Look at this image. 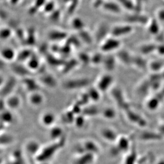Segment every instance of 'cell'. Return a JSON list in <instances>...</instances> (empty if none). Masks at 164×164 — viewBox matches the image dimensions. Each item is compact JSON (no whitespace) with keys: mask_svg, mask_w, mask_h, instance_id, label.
<instances>
[{"mask_svg":"<svg viewBox=\"0 0 164 164\" xmlns=\"http://www.w3.org/2000/svg\"><path fill=\"white\" fill-rule=\"evenodd\" d=\"M134 31L132 25L125 23L118 24L111 28L110 35L119 39L120 37H124L131 34Z\"/></svg>","mask_w":164,"mask_h":164,"instance_id":"cell-1","label":"cell"},{"mask_svg":"<svg viewBox=\"0 0 164 164\" xmlns=\"http://www.w3.org/2000/svg\"><path fill=\"white\" fill-rule=\"evenodd\" d=\"M100 48L103 52H110L116 50L121 46V41L119 39L109 36L102 42Z\"/></svg>","mask_w":164,"mask_h":164,"instance_id":"cell-2","label":"cell"},{"mask_svg":"<svg viewBox=\"0 0 164 164\" xmlns=\"http://www.w3.org/2000/svg\"><path fill=\"white\" fill-rule=\"evenodd\" d=\"M111 28L107 23H100L95 31L94 39L98 42L101 43L105 39L110 35Z\"/></svg>","mask_w":164,"mask_h":164,"instance_id":"cell-3","label":"cell"},{"mask_svg":"<svg viewBox=\"0 0 164 164\" xmlns=\"http://www.w3.org/2000/svg\"><path fill=\"white\" fill-rule=\"evenodd\" d=\"M102 8L105 11L111 13H119L121 11V5L113 1H108L103 3Z\"/></svg>","mask_w":164,"mask_h":164,"instance_id":"cell-4","label":"cell"},{"mask_svg":"<svg viewBox=\"0 0 164 164\" xmlns=\"http://www.w3.org/2000/svg\"><path fill=\"white\" fill-rule=\"evenodd\" d=\"M78 36L79 39H82L84 43L91 44L93 42V37L88 31H86L85 29L81 31H78Z\"/></svg>","mask_w":164,"mask_h":164,"instance_id":"cell-5","label":"cell"},{"mask_svg":"<svg viewBox=\"0 0 164 164\" xmlns=\"http://www.w3.org/2000/svg\"><path fill=\"white\" fill-rule=\"evenodd\" d=\"M71 26L75 30L80 31L85 29V23L81 18L75 17L71 21Z\"/></svg>","mask_w":164,"mask_h":164,"instance_id":"cell-6","label":"cell"},{"mask_svg":"<svg viewBox=\"0 0 164 164\" xmlns=\"http://www.w3.org/2000/svg\"><path fill=\"white\" fill-rule=\"evenodd\" d=\"M29 101L31 105L37 106L41 105L43 102V97L42 95L37 92L33 93L29 97Z\"/></svg>","mask_w":164,"mask_h":164,"instance_id":"cell-7","label":"cell"},{"mask_svg":"<svg viewBox=\"0 0 164 164\" xmlns=\"http://www.w3.org/2000/svg\"><path fill=\"white\" fill-rule=\"evenodd\" d=\"M41 121L45 126H49L53 124V123L55 122V116L52 113H45L42 116Z\"/></svg>","mask_w":164,"mask_h":164,"instance_id":"cell-8","label":"cell"},{"mask_svg":"<svg viewBox=\"0 0 164 164\" xmlns=\"http://www.w3.org/2000/svg\"><path fill=\"white\" fill-rule=\"evenodd\" d=\"M121 7H123L127 10H132L134 9V4L132 0H118Z\"/></svg>","mask_w":164,"mask_h":164,"instance_id":"cell-9","label":"cell"},{"mask_svg":"<svg viewBox=\"0 0 164 164\" xmlns=\"http://www.w3.org/2000/svg\"><path fill=\"white\" fill-rule=\"evenodd\" d=\"M2 77H0V86L2 85V83L3 82V79H2Z\"/></svg>","mask_w":164,"mask_h":164,"instance_id":"cell-10","label":"cell"}]
</instances>
